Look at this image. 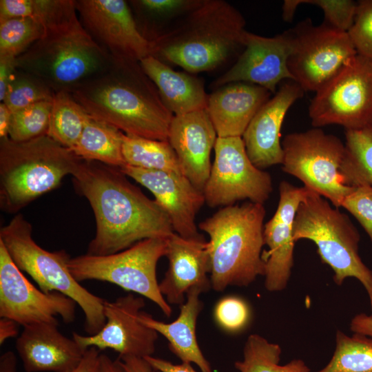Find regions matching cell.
<instances>
[{"label": "cell", "instance_id": "4dcf8cb0", "mask_svg": "<svg viewBox=\"0 0 372 372\" xmlns=\"http://www.w3.org/2000/svg\"><path fill=\"white\" fill-rule=\"evenodd\" d=\"M317 372H372V338L337 331L335 349L329 363Z\"/></svg>", "mask_w": 372, "mask_h": 372}, {"label": "cell", "instance_id": "ee69618b", "mask_svg": "<svg viewBox=\"0 0 372 372\" xmlns=\"http://www.w3.org/2000/svg\"><path fill=\"white\" fill-rule=\"evenodd\" d=\"M99 349L95 347L87 349L81 364L74 372H99Z\"/></svg>", "mask_w": 372, "mask_h": 372}, {"label": "cell", "instance_id": "d590c367", "mask_svg": "<svg viewBox=\"0 0 372 372\" xmlns=\"http://www.w3.org/2000/svg\"><path fill=\"white\" fill-rule=\"evenodd\" d=\"M348 34L357 54L372 60V0L358 1L355 19Z\"/></svg>", "mask_w": 372, "mask_h": 372}, {"label": "cell", "instance_id": "c3c4849f", "mask_svg": "<svg viewBox=\"0 0 372 372\" xmlns=\"http://www.w3.org/2000/svg\"><path fill=\"white\" fill-rule=\"evenodd\" d=\"M99 372H125L118 359L113 360L106 354H100Z\"/></svg>", "mask_w": 372, "mask_h": 372}, {"label": "cell", "instance_id": "4316f807", "mask_svg": "<svg viewBox=\"0 0 372 372\" xmlns=\"http://www.w3.org/2000/svg\"><path fill=\"white\" fill-rule=\"evenodd\" d=\"M123 135L115 127L89 115L72 150L82 159L121 169L126 165L123 155Z\"/></svg>", "mask_w": 372, "mask_h": 372}, {"label": "cell", "instance_id": "f546056e", "mask_svg": "<svg viewBox=\"0 0 372 372\" xmlns=\"http://www.w3.org/2000/svg\"><path fill=\"white\" fill-rule=\"evenodd\" d=\"M282 349L256 333L248 336L243 349V359L234 363L239 372H311L305 362L294 359L281 365Z\"/></svg>", "mask_w": 372, "mask_h": 372}, {"label": "cell", "instance_id": "6da1fadb", "mask_svg": "<svg viewBox=\"0 0 372 372\" xmlns=\"http://www.w3.org/2000/svg\"><path fill=\"white\" fill-rule=\"evenodd\" d=\"M120 169L83 159L72 175L76 190L88 200L96 233L87 254L104 256L148 238H167L174 231L160 205L132 184Z\"/></svg>", "mask_w": 372, "mask_h": 372}, {"label": "cell", "instance_id": "7402d4cb", "mask_svg": "<svg viewBox=\"0 0 372 372\" xmlns=\"http://www.w3.org/2000/svg\"><path fill=\"white\" fill-rule=\"evenodd\" d=\"M168 268L159 282L161 293L169 304L182 305L193 289L202 293L211 288L207 242L186 239L174 232L167 238Z\"/></svg>", "mask_w": 372, "mask_h": 372}, {"label": "cell", "instance_id": "603a6c76", "mask_svg": "<svg viewBox=\"0 0 372 372\" xmlns=\"http://www.w3.org/2000/svg\"><path fill=\"white\" fill-rule=\"evenodd\" d=\"M16 349L26 372H74L85 350L58 329V324L39 323L23 327Z\"/></svg>", "mask_w": 372, "mask_h": 372}, {"label": "cell", "instance_id": "9c48e42d", "mask_svg": "<svg viewBox=\"0 0 372 372\" xmlns=\"http://www.w3.org/2000/svg\"><path fill=\"white\" fill-rule=\"evenodd\" d=\"M282 170L303 183L304 187L341 207L355 188L344 172V143L319 127L286 135L282 141Z\"/></svg>", "mask_w": 372, "mask_h": 372}, {"label": "cell", "instance_id": "681fc988", "mask_svg": "<svg viewBox=\"0 0 372 372\" xmlns=\"http://www.w3.org/2000/svg\"><path fill=\"white\" fill-rule=\"evenodd\" d=\"M17 358L14 353L8 351L0 358V372H17Z\"/></svg>", "mask_w": 372, "mask_h": 372}, {"label": "cell", "instance_id": "8d00e7d4", "mask_svg": "<svg viewBox=\"0 0 372 372\" xmlns=\"http://www.w3.org/2000/svg\"><path fill=\"white\" fill-rule=\"evenodd\" d=\"M214 315L221 328L229 332H236L247 325L250 312L247 304L242 299L227 296L216 304Z\"/></svg>", "mask_w": 372, "mask_h": 372}, {"label": "cell", "instance_id": "30bf717a", "mask_svg": "<svg viewBox=\"0 0 372 372\" xmlns=\"http://www.w3.org/2000/svg\"><path fill=\"white\" fill-rule=\"evenodd\" d=\"M167 238H148L121 251L104 256L70 258L68 268L79 282L99 280L114 284L155 303L167 317L172 308L161 293L156 278L158 260L165 256Z\"/></svg>", "mask_w": 372, "mask_h": 372}, {"label": "cell", "instance_id": "44dd1931", "mask_svg": "<svg viewBox=\"0 0 372 372\" xmlns=\"http://www.w3.org/2000/svg\"><path fill=\"white\" fill-rule=\"evenodd\" d=\"M217 137L205 109L175 115L169 126L167 141L182 174L202 192L210 174V154Z\"/></svg>", "mask_w": 372, "mask_h": 372}, {"label": "cell", "instance_id": "f907efd6", "mask_svg": "<svg viewBox=\"0 0 372 372\" xmlns=\"http://www.w3.org/2000/svg\"><path fill=\"white\" fill-rule=\"evenodd\" d=\"M304 0H286L282 5V18L285 21L293 20L298 7L303 3Z\"/></svg>", "mask_w": 372, "mask_h": 372}, {"label": "cell", "instance_id": "ba28073f", "mask_svg": "<svg viewBox=\"0 0 372 372\" xmlns=\"http://www.w3.org/2000/svg\"><path fill=\"white\" fill-rule=\"evenodd\" d=\"M0 241L18 268L31 276L45 293L59 292L72 299L84 314L87 335L98 333L105 324V300L81 286L68 268L70 256L65 250L49 251L32 238L31 224L17 214L1 228Z\"/></svg>", "mask_w": 372, "mask_h": 372}, {"label": "cell", "instance_id": "9a60e30c", "mask_svg": "<svg viewBox=\"0 0 372 372\" xmlns=\"http://www.w3.org/2000/svg\"><path fill=\"white\" fill-rule=\"evenodd\" d=\"M82 25L114 59L140 62L149 56L150 39L138 29L123 0L75 1Z\"/></svg>", "mask_w": 372, "mask_h": 372}, {"label": "cell", "instance_id": "52a82bcc", "mask_svg": "<svg viewBox=\"0 0 372 372\" xmlns=\"http://www.w3.org/2000/svg\"><path fill=\"white\" fill-rule=\"evenodd\" d=\"M293 239L315 243L321 261L333 270L336 285L348 278L358 279L367 292L372 311V271L359 255L360 234L347 214L308 189L296 213Z\"/></svg>", "mask_w": 372, "mask_h": 372}, {"label": "cell", "instance_id": "7bdbcfd3", "mask_svg": "<svg viewBox=\"0 0 372 372\" xmlns=\"http://www.w3.org/2000/svg\"><path fill=\"white\" fill-rule=\"evenodd\" d=\"M118 360L125 372H161L143 358L118 357Z\"/></svg>", "mask_w": 372, "mask_h": 372}, {"label": "cell", "instance_id": "d6986e66", "mask_svg": "<svg viewBox=\"0 0 372 372\" xmlns=\"http://www.w3.org/2000/svg\"><path fill=\"white\" fill-rule=\"evenodd\" d=\"M308 192L305 187H298L287 181L279 185V201L276 211L264 225L263 250L265 287L270 292L284 290L289 280L293 265V222L300 202Z\"/></svg>", "mask_w": 372, "mask_h": 372}, {"label": "cell", "instance_id": "7c38bea8", "mask_svg": "<svg viewBox=\"0 0 372 372\" xmlns=\"http://www.w3.org/2000/svg\"><path fill=\"white\" fill-rule=\"evenodd\" d=\"M315 127L356 130L372 123V60L356 54L316 92L308 108Z\"/></svg>", "mask_w": 372, "mask_h": 372}, {"label": "cell", "instance_id": "277c9868", "mask_svg": "<svg viewBox=\"0 0 372 372\" xmlns=\"http://www.w3.org/2000/svg\"><path fill=\"white\" fill-rule=\"evenodd\" d=\"M263 204L248 201L220 209L200 222L208 234L211 288L221 292L229 287H247L265 274Z\"/></svg>", "mask_w": 372, "mask_h": 372}, {"label": "cell", "instance_id": "ffe728a7", "mask_svg": "<svg viewBox=\"0 0 372 372\" xmlns=\"http://www.w3.org/2000/svg\"><path fill=\"white\" fill-rule=\"evenodd\" d=\"M294 81L288 80L256 112L242 138L251 163L264 169L281 164L283 160L281 127L289 109L304 95Z\"/></svg>", "mask_w": 372, "mask_h": 372}, {"label": "cell", "instance_id": "f35d334b", "mask_svg": "<svg viewBox=\"0 0 372 372\" xmlns=\"http://www.w3.org/2000/svg\"><path fill=\"white\" fill-rule=\"evenodd\" d=\"M341 207L350 212L360 223L372 244V186L363 183L343 200Z\"/></svg>", "mask_w": 372, "mask_h": 372}, {"label": "cell", "instance_id": "ab89813d", "mask_svg": "<svg viewBox=\"0 0 372 372\" xmlns=\"http://www.w3.org/2000/svg\"><path fill=\"white\" fill-rule=\"evenodd\" d=\"M198 0H141L133 1L145 12L156 17H167L180 12H187L194 8Z\"/></svg>", "mask_w": 372, "mask_h": 372}, {"label": "cell", "instance_id": "e575fe53", "mask_svg": "<svg viewBox=\"0 0 372 372\" xmlns=\"http://www.w3.org/2000/svg\"><path fill=\"white\" fill-rule=\"evenodd\" d=\"M52 101L38 102L12 112L8 137L21 142L47 135Z\"/></svg>", "mask_w": 372, "mask_h": 372}, {"label": "cell", "instance_id": "7dc6e473", "mask_svg": "<svg viewBox=\"0 0 372 372\" xmlns=\"http://www.w3.org/2000/svg\"><path fill=\"white\" fill-rule=\"evenodd\" d=\"M12 112L7 105L0 103V138L8 137Z\"/></svg>", "mask_w": 372, "mask_h": 372}, {"label": "cell", "instance_id": "5b68a950", "mask_svg": "<svg viewBox=\"0 0 372 372\" xmlns=\"http://www.w3.org/2000/svg\"><path fill=\"white\" fill-rule=\"evenodd\" d=\"M82 158L48 135L17 142L0 138V207L16 214L73 175Z\"/></svg>", "mask_w": 372, "mask_h": 372}, {"label": "cell", "instance_id": "836d02e7", "mask_svg": "<svg viewBox=\"0 0 372 372\" xmlns=\"http://www.w3.org/2000/svg\"><path fill=\"white\" fill-rule=\"evenodd\" d=\"M54 92L38 77L17 69L2 101L12 112L44 101H52Z\"/></svg>", "mask_w": 372, "mask_h": 372}, {"label": "cell", "instance_id": "484cf974", "mask_svg": "<svg viewBox=\"0 0 372 372\" xmlns=\"http://www.w3.org/2000/svg\"><path fill=\"white\" fill-rule=\"evenodd\" d=\"M139 63L156 87L163 103L174 116L206 109L208 96L200 80L175 71L151 55Z\"/></svg>", "mask_w": 372, "mask_h": 372}, {"label": "cell", "instance_id": "d6a6232c", "mask_svg": "<svg viewBox=\"0 0 372 372\" xmlns=\"http://www.w3.org/2000/svg\"><path fill=\"white\" fill-rule=\"evenodd\" d=\"M43 26L32 17L0 22V57L17 58L43 37Z\"/></svg>", "mask_w": 372, "mask_h": 372}, {"label": "cell", "instance_id": "ac0fdd59", "mask_svg": "<svg viewBox=\"0 0 372 372\" xmlns=\"http://www.w3.org/2000/svg\"><path fill=\"white\" fill-rule=\"evenodd\" d=\"M120 170L152 192L154 200L168 216L176 234L186 239L205 240L195 222L205 203L204 194L185 175L127 165Z\"/></svg>", "mask_w": 372, "mask_h": 372}, {"label": "cell", "instance_id": "8fae6325", "mask_svg": "<svg viewBox=\"0 0 372 372\" xmlns=\"http://www.w3.org/2000/svg\"><path fill=\"white\" fill-rule=\"evenodd\" d=\"M289 30L287 68L304 92L320 90L358 54L348 32L324 22L315 25L306 19Z\"/></svg>", "mask_w": 372, "mask_h": 372}, {"label": "cell", "instance_id": "8992f818", "mask_svg": "<svg viewBox=\"0 0 372 372\" xmlns=\"http://www.w3.org/2000/svg\"><path fill=\"white\" fill-rule=\"evenodd\" d=\"M112 61L79 19L45 32L16 59L17 69L38 77L54 92H70Z\"/></svg>", "mask_w": 372, "mask_h": 372}, {"label": "cell", "instance_id": "3957f363", "mask_svg": "<svg viewBox=\"0 0 372 372\" xmlns=\"http://www.w3.org/2000/svg\"><path fill=\"white\" fill-rule=\"evenodd\" d=\"M180 25L150 39L151 56L189 73L213 70L240 48H244L245 21L222 0H199Z\"/></svg>", "mask_w": 372, "mask_h": 372}, {"label": "cell", "instance_id": "83f0119b", "mask_svg": "<svg viewBox=\"0 0 372 372\" xmlns=\"http://www.w3.org/2000/svg\"><path fill=\"white\" fill-rule=\"evenodd\" d=\"M123 155L126 165L134 167L182 174L177 156L168 141L124 134Z\"/></svg>", "mask_w": 372, "mask_h": 372}, {"label": "cell", "instance_id": "60d3db41", "mask_svg": "<svg viewBox=\"0 0 372 372\" xmlns=\"http://www.w3.org/2000/svg\"><path fill=\"white\" fill-rule=\"evenodd\" d=\"M15 57H0V101H3L7 87L17 70Z\"/></svg>", "mask_w": 372, "mask_h": 372}, {"label": "cell", "instance_id": "7a4b0ae2", "mask_svg": "<svg viewBox=\"0 0 372 372\" xmlns=\"http://www.w3.org/2000/svg\"><path fill=\"white\" fill-rule=\"evenodd\" d=\"M139 62L112 58L103 72L71 92L91 116L125 134L167 141L174 114Z\"/></svg>", "mask_w": 372, "mask_h": 372}, {"label": "cell", "instance_id": "4fadbf2b", "mask_svg": "<svg viewBox=\"0 0 372 372\" xmlns=\"http://www.w3.org/2000/svg\"><path fill=\"white\" fill-rule=\"evenodd\" d=\"M215 158L203 189L211 207L234 205L238 200L264 204L272 189L270 174L256 167L240 136L217 137Z\"/></svg>", "mask_w": 372, "mask_h": 372}, {"label": "cell", "instance_id": "f6af8a7d", "mask_svg": "<svg viewBox=\"0 0 372 372\" xmlns=\"http://www.w3.org/2000/svg\"><path fill=\"white\" fill-rule=\"evenodd\" d=\"M350 329L353 333L372 338V315L363 313L356 314L351 320Z\"/></svg>", "mask_w": 372, "mask_h": 372}, {"label": "cell", "instance_id": "74e56055", "mask_svg": "<svg viewBox=\"0 0 372 372\" xmlns=\"http://www.w3.org/2000/svg\"><path fill=\"white\" fill-rule=\"evenodd\" d=\"M303 3L319 7L323 12L324 23L346 32L353 23L358 7V2L351 0H304Z\"/></svg>", "mask_w": 372, "mask_h": 372}, {"label": "cell", "instance_id": "1f68e13d", "mask_svg": "<svg viewBox=\"0 0 372 372\" xmlns=\"http://www.w3.org/2000/svg\"><path fill=\"white\" fill-rule=\"evenodd\" d=\"M345 172L353 186H372V123L345 130Z\"/></svg>", "mask_w": 372, "mask_h": 372}, {"label": "cell", "instance_id": "bcb514c9", "mask_svg": "<svg viewBox=\"0 0 372 372\" xmlns=\"http://www.w3.org/2000/svg\"><path fill=\"white\" fill-rule=\"evenodd\" d=\"M18 324L14 320L1 318L0 319V344L2 345L6 340L14 338L18 334Z\"/></svg>", "mask_w": 372, "mask_h": 372}, {"label": "cell", "instance_id": "e0dca14e", "mask_svg": "<svg viewBox=\"0 0 372 372\" xmlns=\"http://www.w3.org/2000/svg\"><path fill=\"white\" fill-rule=\"evenodd\" d=\"M243 45L236 63L216 80L215 86L245 82L262 87L274 94L282 81H293L287 68V59L291 50L289 30L272 37L246 30Z\"/></svg>", "mask_w": 372, "mask_h": 372}, {"label": "cell", "instance_id": "b9f144b4", "mask_svg": "<svg viewBox=\"0 0 372 372\" xmlns=\"http://www.w3.org/2000/svg\"><path fill=\"white\" fill-rule=\"evenodd\" d=\"M145 359L156 369L161 372H198L194 369L191 364H174L168 360L153 357L152 355Z\"/></svg>", "mask_w": 372, "mask_h": 372}, {"label": "cell", "instance_id": "2e32d148", "mask_svg": "<svg viewBox=\"0 0 372 372\" xmlns=\"http://www.w3.org/2000/svg\"><path fill=\"white\" fill-rule=\"evenodd\" d=\"M145 306L142 296L130 293L114 301L105 300L103 312L105 324L94 335H83L72 333V338L87 350L110 349L118 357L146 358L154 354L158 333L143 324L138 317Z\"/></svg>", "mask_w": 372, "mask_h": 372}, {"label": "cell", "instance_id": "d4e9b609", "mask_svg": "<svg viewBox=\"0 0 372 372\" xmlns=\"http://www.w3.org/2000/svg\"><path fill=\"white\" fill-rule=\"evenodd\" d=\"M201 293L198 289L190 290L187 293L185 302L180 306L178 318L172 322L157 320L144 311L140 313L138 320L164 336L168 342L169 349L181 362L195 364L201 372H213L196 337L197 320L203 308L199 298Z\"/></svg>", "mask_w": 372, "mask_h": 372}, {"label": "cell", "instance_id": "5bb4252c", "mask_svg": "<svg viewBox=\"0 0 372 372\" xmlns=\"http://www.w3.org/2000/svg\"><path fill=\"white\" fill-rule=\"evenodd\" d=\"M59 293H45L33 285L12 260L0 241V317L23 327L39 323L59 324L75 320L76 305Z\"/></svg>", "mask_w": 372, "mask_h": 372}, {"label": "cell", "instance_id": "f1b7e54d", "mask_svg": "<svg viewBox=\"0 0 372 372\" xmlns=\"http://www.w3.org/2000/svg\"><path fill=\"white\" fill-rule=\"evenodd\" d=\"M88 117L70 92H54L47 135L72 149L80 138Z\"/></svg>", "mask_w": 372, "mask_h": 372}, {"label": "cell", "instance_id": "cb8c5ba5", "mask_svg": "<svg viewBox=\"0 0 372 372\" xmlns=\"http://www.w3.org/2000/svg\"><path fill=\"white\" fill-rule=\"evenodd\" d=\"M271 93L257 85L227 84L208 96L206 111L218 137H242L258 110Z\"/></svg>", "mask_w": 372, "mask_h": 372}]
</instances>
